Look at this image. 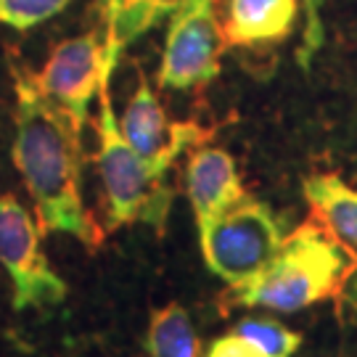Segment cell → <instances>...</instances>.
Segmentation results:
<instances>
[{"instance_id":"obj_3","label":"cell","mask_w":357,"mask_h":357,"mask_svg":"<svg viewBox=\"0 0 357 357\" xmlns=\"http://www.w3.org/2000/svg\"><path fill=\"white\" fill-rule=\"evenodd\" d=\"M96 130H98L96 165L106 199V228L114 230L122 225L143 222L162 233L175 193L167 185L165 172L149 165L125 141L112 101V72L103 75L98 88Z\"/></svg>"},{"instance_id":"obj_11","label":"cell","mask_w":357,"mask_h":357,"mask_svg":"<svg viewBox=\"0 0 357 357\" xmlns=\"http://www.w3.org/2000/svg\"><path fill=\"white\" fill-rule=\"evenodd\" d=\"M183 3L185 0H96L106 53L119 56L122 48L169 19Z\"/></svg>"},{"instance_id":"obj_15","label":"cell","mask_w":357,"mask_h":357,"mask_svg":"<svg viewBox=\"0 0 357 357\" xmlns=\"http://www.w3.org/2000/svg\"><path fill=\"white\" fill-rule=\"evenodd\" d=\"M69 6V0H0V24L26 32L53 19Z\"/></svg>"},{"instance_id":"obj_2","label":"cell","mask_w":357,"mask_h":357,"mask_svg":"<svg viewBox=\"0 0 357 357\" xmlns=\"http://www.w3.org/2000/svg\"><path fill=\"white\" fill-rule=\"evenodd\" d=\"M357 270V255L336 236L310 220L286 233L281 249L249 281L228 286L233 307L270 312H299L344 291Z\"/></svg>"},{"instance_id":"obj_9","label":"cell","mask_w":357,"mask_h":357,"mask_svg":"<svg viewBox=\"0 0 357 357\" xmlns=\"http://www.w3.org/2000/svg\"><path fill=\"white\" fill-rule=\"evenodd\" d=\"M185 193L191 202L196 230L204 233L230 204L241 199L246 188L236 159L220 146H196L185 165Z\"/></svg>"},{"instance_id":"obj_8","label":"cell","mask_w":357,"mask_h":357,"mask_svg":"<svg viewBox=\"0 0 357 357\" xmlns=\"http://www.w3.org/2000/svg\"><path fill=\"white\" fill-rule=\"evenodd\" d=\"M119 130L125 141L165 175L180 153L202 146L209 138L199 122H169L156 90L143 72H138V88L130 93L128 106L119 116Z\"/></svg>"},{"instance_id":"obj_10","label":"cell","mask_w":357,"mask_h":357,"mask_svg":"<svg viewBox=\"0 0 357 357\" xmlns=\"http://www.w3.org/2000/svg\"><path fill=\"white\" fill-rule=\"evenodd\" d=\"M225 40L228 45H268L291 35L299 0H225Z\"/></svg>"},{"instance_id":"obj_16","label":"cell","mask_w":357,"mask_h":357,"mask_svg":"<svg viewBox=\"0 0 357 357\" xmlns=\"http://www.w3.org/2000/svg\"><path fill=\"white\" fill-rule=\"evenodd\" d=\"M204 357H268L259 347L241 336L238 331H228L225 336H217L212 344L206 347Z\"/></svg>"},{"instance_id":"obj_14","label":"cell","mask_w":357,"mask_h":357,"mask_svg":"<svg viewBox=\"0 0 357 357\" xmlns=\"http://www.w3.org/2000/svg\"><path fill=\"white\" fill-rule=\"evenodd\" d=\"M233 331L252 339L268 357H291L302 347V333L270 318H243Z\"/></svg>"},{"instance_id":"obj_1","label":"cell","mask_w":357,"mask_h":357,"mask_svg":"<svg viewBox=\"0 0 357 357\" xmlns=\"http://www.w3.org/2000/svg\"><path fill=\"white\" fill-rule=\"evenodd\" d=\"M11 79L16 93L11 156L40 228L98 249L103 230L82 202V128L40 90L35 72L16 59H11Z\"/></svg>"},{"instance_id":"obj_13","label":"cell","mask_w":357,"mask_h":357,"mask_svg":"<svg viewBox=\"0 0 357 357\" xmlns=\"http://www.w3.org/2000/svg\"><path fill=\"white\" fill-rule=\"evenodd\" d=\"M149 357H202V342L196 336L188 310L180 302L156 307L146 328Z\"/></svg>"},{"instance_id":"obj_5","label":"cell","mask_w":357,"mask_h":357,"mask_svg":"<svg viewBox=\"0 0 357 357\" xmlns=\"http://www.w3.org/2000/svg\"><path fill=\"white\" fill-rule=\"evenodd\" d=\"M0 268L11 281L13 310H45L66 302L69 286L43 252V228L13 193H0Z\"/></svg>"},{"instance_id":"obj_12","label":"cell","mask_w":357,"mask_h":357,"mask_svg":"<svg viewBox=\"0 0 357 357\" xmlns=\"http://www.w3.org/2000/svg\"><path fill=\"white\" fill-rule=\"evenodd\" d=\"M302 193L320 225L349 249H357V188L336 172H315L302 180Z\"/></svg>"},{"instance_id":"obj_6","label":"cell","mask_w":357,"mask_h":357,"mask_svg":"<svg viewBox=\"0 0 357 357\" xmlns=\"http://www.w3.org/2000/svg\"><path fill=\"white\" fill-rule=\"evenodd\" d=\"M228 48L217 19V0H185L169 16L156 85L165 90H202L220 77Z\"/></svg>"},{"instance_id":"obj_4","label":"cell","mask_w":357,"mask_h":357,"mask_svg":"<svg viewBox=\"0 0 357 357\" xmlns=\"http://www.w3.org/2000/svg\"><path fill=\"white\" fill-rule=\"evenodd\" d=\"M286 238V225L275 209L243 193L199 236L209 273L228 286L249 281L268 265Z\"/></svg>"},{"instance_id":"obj_7","label":"cell","mask_w":357,"mask_h":357,"mask_svg":"<svg viewBox=\"0 0 357 357\" xmlns=\"http://www.w3.org/2000/svg\"><path fill=\"white\" fill-rule=\"evenodd\" d=\"M114 53H106L103 35L90 29L72 40L59 43L48 56L45 66L35 72L40 90L56 101L66 114H72L82 128L88 119L90 101L98 98V88L106 72H114Z\"/></svg>"},{"instance_id":"obj_17","label":"cell","mask_w":357,"mask_h":357,"mask_svg":"<svg viewBox=\"0 0 357 357\" xmlns=\"http://www.w3.org/2000/svg\"><path fill=\"white\" fill-rule=\"evenodd\" d=\"M342 294H344L347 305H349L357 312V270H355V275L349 278V283L344 286V291H342Z\"/></svg>"}]
</instances>
